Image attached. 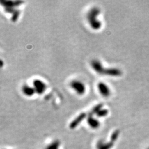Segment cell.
Segmentation results:
<instances>
[{
	"label": "cell",
	"instance_id": "6da1fadb",
	"mask_svg": "<svg viewBox=\"0 0 149 149\" xmlns=\"http://www.w3.org/2000/svg\"><path fill=\"white\" fill-rule=\"evenodd\" d=\"M100 10L97 7H92L87 14V19L92 29L93 30H99L102 27L101 22L97 19L100 13Z\"/></svg>",
	"mask_w": 149,
	"mask_h": 149
},
{
	"label": "cell",
	"instance_id": "ba28073f",
	"mask_svg": "<svg viewBox=\"0 0 149 149\" xmlns=\"http://www.w3.org/2000/svg\"><path fill=\"white\" fill-rule=\"evenodd\" d=\"M22 93L27 97H32L36 93V91L33 87L24 85L22 87Z\"/></svg>",
	"mask_w": 149,
	"mask_h": 149
},
{
	"label": "cell",
	"instance_id": "9a60e30c",
	"mask_svg": "<svg viewBox=\"0 0 149 149\" xmlns=\"http://www.w3.org/2000/svg\"><path fill=\"white\" fill-rule=\"evenodd\" d=\"M3 61L1 60V67H3Z\"/></svg>",
	"mask_w": 149,
	"mask_h": 149
},
{
	"label": "cell",
	"instance_id": "3957f363",
	"mask_svg": "<svg viewBox=\"0 0 149 149\" xmlns=\"http://www.w3.org/2000/svg\"><path fill=\"white\" fill-rule=\"evenodd\" d=\"M33 85L36 93L38 95H42L47 89L46 84L42 80L38 79L34 80L33 82Z\"/></svg>",
	"mask_w": 149,
	"mask_h": 149
},
{
	"label": "cell",
	"instance_id": "5bb4252c",
	"mask_svg": "<svg viewBox=\"0 0 149 149\" xmlns=\"http://www.w3.org/2000/svg\"><path fill=\"white\" fill-rule=\"evenodd\" d=\"M16 10V9H15V8L9 7V8H5L4 10L7 13H11V14H12Z\"/></svg>",
	"mask_w": 149,
	"mask_h": 149
},
{
	"label": "cell",
	"instance_id": "30bf717a",
	"mask_svg": "<svg viewBox=\"0 0 149 149\" xmlns=\"http://www.w3.org/2000/svg\"><path fill=\"white\" fill-rule=\"evenodd\" d=\"M86 117V114L83 113H81V114L79 115V116L76 119H74V121L71 124V127H74L75 126H76L78 124H79Z\"/></svg>",
	"mask_w": 149,
	"mask_h": 149
},
{
	"label": "cell",
	"instance_id": "8992f818",
	"mask_svg": "<svg viewBox=\"0 0 149 149\" xmlns=\"http://www.w3.org/2000/svg\"><path fill=\"white\" fill-rule=\"evenodd\" d=\"M1 5L5 8H16L22 5L24 1H10V0H1Z\"/></svg>",
	"mask_w": 149,
	"mask_h": 149
},
{
	"label": "cell",
	"instance_id": "7a4b0ae2",
	"mask_svg": "<svg viewBox=\"0 0 149 149\" xmlns=\"http://www.w3.org/2000/svg\"><path fill=\"white\" fill-rule=\"evenodd\" d=\"M70 87L79 95H83L86 92L85 85L79 80H73L70 82Z\"/></svg>",
	"mask_w": 149,
	"mask_h": 149
},
{
	"label": "cell",
	"instance_id": "4fadbf2b",
	"mask_svg": "<svg viewBox=\"0 0 149 149\" xmlns=\"http://www.w3.org/2000/svg\"><path fill=\"white\" fill-rule=\"evenodd\" d=\"M108 113V111L106 109H101L96 114L98 117H103L106 116Z\"/></svg>",
	"mask_w": 149,
	"mask_h": 149
},
{
	"label": "cell",
	"instance_id": "7c38bea8",
	"mask_svg": "<svg viewBox=\"0 0 149 149\" xmlns=\"http://www.w3.org/2000/svg\"><path fill=\"white\" fill-rule=\"evenodd\" d=\"M102 107H103L102 103H99V104H97L96 106L92 109L91 112L90 116H92L93 114H97L101 109H102Z\"/></svg>",
	"mask_w": 149,
	"mask_h": 149
},
{
	"label": "cell",
	"instance_id": "5b68a950",
	"mask_svg": "<svg viewBox=\"0 0 149 149\" xmlns=\"http://www.w3.org/2000/svg\"><path fill=\"white\" fill-rule=\"evenodd\" d=\"M91 66L95 71L99 74H103L105 69L100 61L97 59H94L91 61Z\"/></svg>",
	"mask_w": 149,
	"mask_h": 149
},
{
	"label": "cell",
	"instance_id": "8fae6325",
	"mask_svg": "<svg viewBox=\"0 0 149 149\" xmlns=\"http://www.w3.org/2000/svg\"><path fill=\"white\" fill-rule=\"evenodd\" d=\"M20 11L19 10H16L15 12L12 14V16H11V21L12 22H16L19 17L20 15Z\"/></svg>",
	"mask_w": 149,
	"mask_h": 149
},
{
	"label": "cell",
	"instance_id": "52a82bcc",
	"mask_svg": "<svg viewBox=\"0 0 149 149\" xmlns=\"http://www.w3.org/2000/svg\"><path fill=\"white\" fill-rule=\"evenodd\" d=\"M122 74L120 70L114 68H107L104 70V74H106L107 76H113V77H118L120 76Z\"/></svg>",
	"mask_w": 149,
	"mask_h": 149
},
{
	"label": "cell",
	"instance_id": "9c48e42d",
	"mask_svg": "<svg viewBox=\"0 0 149 149\" xmlns=\"http://www.w3.org/2000/svg\"><path fill=\"white\" fill-rule=\"evenodd\" d=\"M87 122H88V124L92 128H97L100 125L99 121L96 119L95 118L92 117V116H90V115L89 117L88 118Z\"/></svg>",
	"mask_w": 149,
	"mask_h": 149
},
{
	"label": "cell",
	"instance_id": "277c9868",
	"mask_svg": "<svg viewBox=\"0 0 149 149\" xmlns=\"http://www.w3.org/2000/svg\"><path fill=\"white\" fill-rule=\"evenodd\" d=\"M98 90L100 95L104 97H108L111 95V91L109 87L104 82H100L97 85Z\"/></svg>",
	"mask_w": 149,
	"mask_h": 149
}]
</instances>
